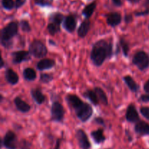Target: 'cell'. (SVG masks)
I'll use <instances>...</instances> for the list:
<instances>
[{
  "mask_svg": "<svg viewBox=\"0 0 149 149\" xmlns=\"http://www.w3.org/2000/svg\"><path fill=\"white\" fill-rule=\"evenodd\" d=\"M113 53L112 40L100 39L93 45L90 59L93 65L99 67L103 65L106 59H111Z\"/></svg>",
  "mask_w": 149,
  "mask_h": 149,
  "instance_id": "cell-1",
  "label": "cell"
},
{
  "mask_svg": "<svg viewBox=\"0 0 149 149\" xmlns=\"http://www.w3.org/2000/svg\"><path fill=\"white\" fill-rule=\"evenodd\" d=\"M65 100L68 106L74 111L77 117L81 122H86L92 117L93 114V107L89 103L84 102L78 95L74 94H68Z\"/></svg>",
  "mask_w": 149,
  "mask_h": 149,
  "instance_id": "cell-2",
  "label": "cell"
},
{
  "mask_svg": "<svg viewBox=\"0 0 149 149\" xmlns=\"http://www.w3.org/2000/svg\"><path fill=\"white\" fill-rule=\"evenodd\" d=\"M18 33V23L11 21L1 30V45L6 49L13 47V37Z\"/></svg>",
  "mask_w": 149,
  "mask_h": 149,
  "instance_id": "cell-3",
  "label": "cell"
},
{
  "mask_svg": "<svg viewBox=\"0 0 149 149\" xmlns=\"http://www.w3.org/2000/svg\"><path fill=\"white\" fill-rule=\"evenodd\" d=\"M132 62L140 71H146L149 67V55L143 50H139L132 56Z\"/></svg>",
  "mask_w": 149,
  "mask_h": 149,
  "instance_id": "cell-4",
  "label": "cell"
},
{
  "mask_svg": "<svg viewBox=\"0 0 149 149\" xmlns=\"http://www.w3.org/2000/svg\"><path fill=\"white\" fill-rule=\"evenodd\" d=\"M29 52L36 58H42L47 56L48 50L45 44L39 39H34L29 45Z\"/></svg>",
  "mask_w": 149,
  "mask_h": 149,
  "instance_id": "cell-5",
  "label": "cell"
},
{
  "mask_svg": "<svg viewBox=\"0 0 149 149\" xmlns=\"http://www.w3.org/2000/svg\"><path fill=\"white\" fill-rule=\"evenodd\" d=\"M51 121L55 122H62L65 115V109L63 105L58 101H54L51 106Z\"/></svg>",
  "mask_w": 149,
  "mask_h": 149,
  "instance_id": "cell-6",
  "label": "cell"
},
{
  "mask_svg": "<svg viewBox=\"0 0 149 149\" xmlns=\"http://www.w3.org/2000/svg\"><path fill=\"white\" fill-rule=\"evenodd\" d=\"M2 146L7 149H16L17 147V140L15 133L8 130L2 139Z\"/></svg>",
  "mask_w": 149,
  "mask_h": 149,
  "instance_id": "cell-7",
  "label": "cell"
},
{
  "mask_svg": "<svg viewBox=\"0 0 149 149\" xmlns=\"http://www.w3.org/2000/svg\"><path fill=\"white\" fill-rule=\"evenodd\" d=\"M76 138L78 141L79 146L81 149H90L91 143L88 136L82 129H78L76 131Z\"/></svg>",
  "mask_w": 149,
  "mask_h": 149,
  "instance_id": "cell-8",
  "label": "cell"
},
{
  "mask_svg": "<svg viewBox=\"0 0 149 149\" xmlns=\"http://www.w3.org/2000/svg\"><path fill=\"white\" fill-rule=\"evenodd\" d=\"M12 61L14 64H20L31 60V53L26 50H17L12 52Z\"/></svg>",
  "mask_w": 149,
  "mask_h": 149,
  "instance_id": "cell-9",
  "label": "cell"
},
{
  "mask_svg": "<svg viewBox=\"0 0 149 149\" xmlns=\"http://www.w3.org/2000/svg\"><path fill=\"white\" fill-rule=\"evenodd\" d=\"M125 118H126V120L128 122H130V123L136 124L137 122L141 120L139 113H138L136 107H135V106L133 103H131L127 108Z\"/></svg>",
  "mask_w": 149,
  "mask_h": 149,
  "instance_id": "cell-10",
  "label": "cell"
},
{
  "mask_svg": "<svg viewBox=\"0 0 149 149\" xmlns=\"http://www.w3.org/2000/svg\"><path fill=\"white\" fill-rule=\"evenodd\" d=\"M63 27L68 33H73L77 27V19L73 15H68L65 17L63 22Z\"/></svg>",
  "mask_w": 149,
  "mask_h": 149,
  "instance_id": "cell-11",
  "label": "cell"
},
{
  "mask_svg": "<svg viewBox=\"0 0 149 149\" xmlns=\"http://www.w3.org/2000/svg\"><path fill=\"white\" fill-rule=\"evenodd\" d=\"M106 22L108 25L111 27L119 26L122 22V16L119 13L113 12L106 15Z\"/></svg>",
  "mask_w": 149,
  "mask_h": 149,
  "instance_id": "cell-12",
  "label": "cell"
},
{
  "mask_svg": "<svg viewBox=\"0 0 149 149\" xmlns=\"http://www.w3.org/2000/svg\"><path fill=\"white\" fill-rule=\"evenodd\" d=\"M135 131L141 136L149 135V124L145 121L140 120L135 125Z\"/></svg>",
  "mask_w": 149,
  "mask_h": 149,
  "instance_id": "cell-13",
  "label": "cell"
},
{
  "mask_svg": "<svg viewBox=\"0 0 149 149\" xmlns=\"http://www.w3.org/2000/svg\"><path fill=\"white\" fill-rule=\"evenodd\" d=\"M5 79L11 85H15L19 81V76L13 68H8L5 71Z\"/></svg>",
  "mask_w": 149,
  "mask_h": 149,
  "instance_id": "cell-14",
  "label": "cell"
},
{
  "mask_svg": "<svg viewBox=\"0 0 149 149\" xmlns=\"http://www.w3.org/2000/svg\"><path fill=\"white\" fill-rule=\"evenodd\" d=\"M55 65V61L49 58H44L39 61L36 64V69L39 71L49 70Z\"/></svg>",
  "mask_w": 149,
  "mask_h": 149,
  "instance_id": "cell-15",
  "label": "cell"
},
{
  "mask_svg": "<svg viewBox=\"0 0 149 149\" xmlns=\"http://www.w3.org/2000/svg\"><path fill=\"white\" fill-rule=\"evenodd\" d=\"M14 103L17 111L22 113H28L31 110V106L26 101L22 100L20 97H15L14 99Z\"/></svg>",
  "mask_w": 149,
  "mask_h": 149,
  "instance_id": "cell-16",
  "label": "cell"
},
{
  "mask_svg": "<svg viewBox=\"0 0 149 149\" xmlns=\"http://www.w3.org/2000/svg\"><path fill=\"white\" fill-rule=\"evenodd\" d=\"M123 81H125V84L127 85V87L130 89L131 92L134 93H138V91L140 90V86L139 84H137L136 81L134 80V79L132 78L131 76L130 75H126L125 77H123L122 78Z\"/></svg>",
  "mask_w": 149,
  "mask_h": 149,
  "instance_id": "cell-17",
  "label": "cell"
},
{
  "mask_svg": "<svg viewBox=\"0 0 149 149\" xmlns=\"http://www.w3.org/2000/svg\"><path fill=\"white\" fill-rule=\"evenodd\" d=\"M32 98L38 105H42L46 100V96L43 94L42 90L39 88H33L31 90Z\"/></svg>",
  "mask_w": 149,
  "mask_h": 149,
  "instance_id": "cell-18",
  "label": "cell"
},
{
  "mask_svg": "<svg viewBox=\"0 0 149 149\" xmlns=\"http://www.w3.org/2000/svg\"><path fill=\"white\" fill-rule=\"evenodd\" d=\"M90 21L89 19H85L80 24L79 27L77 29V34L80 38H84L88 33L90 29Z\"/></svg>",
  "mask_w": 149,
  "mask_h": 149,
  "instance_id": "cell-19",
  "label": "cell"
},
{
  "mask_svg": "<svg viewBox=\"0 0 149 149\" xmlns=\"http://www.w3.org/2000/svg\"><path fill=\"white\" fill-rule=\"evenodd\" d=\"M90 135H91L92 138L95 141V143L97 144L103 143L106 140V136L104 135L103 130L101 129V128H99V129L96 130L91 132Z\"/></svg>",
  "mask_w": 149,
  "mask_h": 149,
  "instance_id": "cell-20",
  "label": "cell"
},
{
  "mask_svg": "<svg viewBox=\"0 0 149 149\" xmlns=\"http://www.w3.org/2000/svg\"><path fill=\"white\" fill-rule=\"evenodd\" d=\"M83 96H84L85 98L88 99L92 103H93L94 106H97L99 103V99L97 97V93H95L94 90H87L84 93H83Z\"/></svg>",
  "mask_w": 149,
  "mask_h": 149,
  "instance_id": "cell-21",
  "label": "cell"
},
{
  "mask_svg": "<svg viewBox=\"0 0 149 149\" xmlns=\"http://www.w3.org/2000/svg\"><path fill=\"white\" fill-rule=\"evenodd\" d=\"M23 77L24 78L25 80L26 81H33L36 79V72L33 68H26L23 71Z\"/></svg>",
  "mask_w": 149,
  "mask_h": 149,
  "instance_id": "cell-22",
  "label": "cell"
},
{
  "mask_svg": "<svg viewBox=\"0 0 149 149\" xmlns=\"http://www.w3.org/2000/svg\"><path fill=\"white\" fill-rule=\"evenodd\" d=\"M94 90L95 91V93H97V97L99 99V101L102 103L104 106H107L109 104V100H108V97L106 95V94L105 93V92L103 91V89H101L100 87H95L94 88Z\"/></svg>",
  "mask_w": 149,
  "mask_h": 149,
  "instance_id": "cell-23",
  "label": "cell"
},
{
  "mask_svg": "<svg viewBox=\"0 0 149 149\" xmlns=\"http://www.w3.org/2000/svg\"><path fill=\"white\" fill-rule=\"evenodd\" d=\"M96 8V2L93 1V2L90 3V4H87L85 6L82 10V15L85 16L86 19H89L92 16V15L94 13L95 10Z\"/></svg>",
  "mask_w": 149,
  "mask_h": 149,
  "instance_id": "cell-24",
  "label": "cell"
},
{
  "mask_svg": "<svg viewBox=\"0 0 149 149\" xmlns=\"http://www.w3.org/2000/svg\"><path fill=\"white\" fill-rule=\"evenodd\" d=\"M47 31L49 32V34L51 36H54L58 32L61 31V25L58 24V23H52V22H49V24L47 25Z\"/></svg>",
  "mask_w": 149,
  "mask_h": 149,
  "instance_id": "cell-25",
  "label": "cell"
},
{
  "mask_svg": "<svg viewBox=\"0 0 149 149\" xmlns=\"http://www.w3.org/2000/svg\"><path fill=\"white\" fill-rule=\"evenodd\" d=\"M119 46L122 49V53L125 57H128L130 52V46L128 42L124 38L119 39Z\"/></svg>",
  "mask_w": 149,
  "mask_h": 149,
  "instance_id": "cell-26",
  "label": "cell"
},
{
  "mask_svg": "<svg viewBox=\"0 0 149 149\" xmlns=\"http://www.w3.org/2000/svg\"><path fill=\"white\" fill-rule=\"evenodd\" d=\"M64 19H65V17H64L63 15L60 13H55L51 15V16L49 17V22H52V23L61 25L63 22Z\"/></svg>",
  "mask_w": 149,
  "mask_h": 149,
  "instance_id": "cell-27",
  "label": "cell"
},
{
  "mask_svg": "<svg viewBox=\"0 0 149 149\" xmlns=\"http://www.w3.org/2000/svg\"><path fill=\"white\" fill-rule=\"evenodd\" d=\"M53 75L52 74L47 73H42L39 77V81L43 84H48L53 80Z\"/></svg>",
  "mask_w": 149,
  "mask_h": 149,
  "instance_id": "cell-28",
  "label": "cell"
},
{
  "mask_svg": "<svg viewBox=\"0 0 149 149\" xmlns=\"http://www.w3.org/2000/svg\"><path fill=\"white\" fill-rule=\"evenodd\" d=\"M1 5L6 10H10L15 7V2L13 0H1Z\"/></svg>",
  "mask_w": 149,
  "mask_h": 149,
  "instance_id": "cell-29",
  "label": "cell"
},
{
  "mask_svg": "<svg viewBox=\"0 0 149 149\" xmlns=\"http://www.w3.org/2000/svg\"><path fill=\"white\" fill-rule=\"evenodd\" d=\"M20 26L21 30L23 32L26 33H29L31 31V28L30 24H29V21L26 20H21L20 21Z\"/></svg>",
  "mask_w": 149,
  "mask_h": 149,
  "instance_id": "cell-30",
  "label": "cell"
},
{
  "mask_svg": "<svg viewBox=\"0 0 149 149\" xmlns=\"http://www.w3.org/2000/svg\"><path fill=\"white\" fill-rule=\"evenodd\" d=\"M53 2V0H34L35 4L42 7H48L51 6Z\"/></svg>",
  "mask_w": 149,
  "mask_h": 149,
  "instance_id": "cell-31",
  "label": "cell"
},
{
  "mask_svg": "<svg viewBox=\"0 0 149 149\" xmlns=\"http://www.w3.org/2000/svg\"><path fill=\"white\" fill-rule=\"evenodd\" d=\"M140 112L142 116L149 120V107L148 106H142L140 108Z\"/></svg>",
  "mask_w": 149,
  "mask_h": 149,
  "instance_id": "cell-32",
  "label": "cell"
},
{
  "mask_svg": "<svg viewBox=\"0 0 149 149\" xmlns=\"http://www.w3.org/2000/svg\"><path fill=\"white\" fill-rule=\"evenodd\" d=\"M31 146V143L26 141V140H22L19 143V148H20V149H30Z\"/></svg>",
  "mask_w": 149,
  "mask_h": 149,
  "instance_id": "cell-33",
  "label": "cell"
},
{
  "mask_svg": "<svg viewBox=\"0 0 149 149\" xmlns=\"http://www.w3.org/2000/svg\"><path fill=\"white\" fill-rule=\"evenodd\" d=\"M139 100L143 103H149V94H143L141 95Z\"/></svg>",
  "mask_w": 149,
  "mask_h": 149,
  "instance_id": "cell-34",
  "label": "cell"
},
{
  "mask_svg": "<svg viewBox=\"0 0 149 149\" xmlns=\"http://www.w3.org/2000/svg\"><path fill=\"white\" fill-rule=\"evenodd\" d=\"M133 20V17L131 14H128V15H125V21L126 23H130Z\"/></svg>",
  "mask_w": 149,
  "mask_h": 149,
  "instance_id": "cell-35",
  "label": "cell"
},
{
  "mask_svg": "<svg viewBox=\"0 0 149 149\" xmlns=\"http://www.w3.org/2000/svg\"><path fill=\"white\" fill-rule=\"evenodd\" d=\"M25 2H26V0H15V8H20L21 6L24 4Z\"/></svg>",
  "mask_w": 149,
  "mask_h": 149,
  "instance_id": "cell-36",
  "label": "cell"
},
{
  "mask_svg": "<svg viewBox=\"0 0 149 149\" xmlns=\"http://www.w3.org/2000/svg\"><path fill=\"white\" fill-rule=\"evenodd\" d=\"M149 14V10L148 9H147L146 10H144V11L143 12H136V13H135V16H143V15H148Z\"/></svg>",
  "mask_w": 149,
  "mask_h": 149,
  "instance_id": "cell-37",
  "label": "cell"
},
{
  "mask_svg": "<svg viewBox=\"0 0 149 149\" xmlns=\"http://www.w3.org/2000/svg\"><path fill=\"white\" fill-rule=\"evenodd\" d=\"M94 122L100 125H105V122L102 117H96L94 119Z\"/></svg>",
  "mask_w": 149,
  "mask_h": 149,
  "instance_id": "cell-38",
  "label": "cell"
},
{
  "mask_svg": "<svg viewBox=\"0 0 149 149\" xmlns=\"http://www.w3.org/2000/svg\"><path fill=\"white\" fill-rule=\"evenodd\" d=\"M143 90L147 94H149V79L147 80L143 84Z\"/></svg>",
  "mask_w": 149,
  "mask_h": 149,
  "instance_id": "cell-39",
  "label": "cell"
},
{
  "mask_svg": "<svg viewBox=\"0 0 149 149\" xmlns=\"http://www.w3.org/2000/svg\"><path fill=\"white\" fill-rule=\"evenodd\" d=\"M112 1H113V4L116 6H117V7H120L122 4V0H112Z\"/></svg>",
  "mask_w": 149,
  "mask_h": 149,
  "instance_id": "cell-40",
  "label": "cell"
},
{
  "mask_svg": "<svg viewBox=\"0 0 149 149\" xmlns=\"http://www.w3.org/2000/svg\"><path fill=\"white\" fill-rule=\"evenodd\" d=\"M60 146H61V139H58V141H57L56 146H55L54 149H60Z\"/></svg>",
  "mask_w": 149,
  "mask_h": 149,
  "instance_id": "cell-41",
  "label": "cell"
},
{
  "mask_svg": "<svg viewBox=\"0 0 149 149\" xmlns=\"http://www.w3.org/2000/svg\"><path fill=\"white\" fill-rule=\"evenodd\" d=\"M128 1H129L130 2L132 3V4H136V3L139 2V1H141V0H128Z\"/></svg>",
  "mask_w": 149,
  "mask_h": 149,
  "instance_id": "cell-42",
  "label": "cell"
},
{
  "mask_svg": "<svg viewBox=\"0 0 149 149\" xmlns=\"http://www.w3.org/2000/svg\"><path fill=\"white\" fill-rule=\"evenodd\" d=\"M4 65H5V63H4V60H3V58H1V65H0V68H2L4 66Z\"/></svg>",
  "mask_w": 149,
  "mask_h": 149,
  "instance_id": "cell-43",
  "label": "cell"
},
{
  "mask_svg": "<svg viewBox=\"0 0 149 149\" xmlns=\"http://www.w3.org/2000/svg\"><path fill=\"white\" fill-rule=\"evenodd\" d=\"M49 43H50V44H53L54 45H55V42H54L53 41H52V40H49Z\"/></svg>",
  "mask_w": 149,
  "mask_h": 149,
  "instance_id": "cell-44",
  "label": "cell"
},
{
  "mask_svg": "<svg viewBox=\"0 0 149 149\" xmlns=\"http://www.w3.org/2000/svg\"><path fill=\"white\" fill-rule=\"evenodd\" d=\"M146 3H147V5H148V10H149V0H146Z\"/></svg>",
  "mask_w": 149,
  "mask_h": 149,
  "instance_id": "cell-45",
  "label": "cell"
},
{
  "mask_svg": "<svg viewBox=\"0 0 149 149\" xmlns=\"http://www.w3.org/2000/svg\"><path fill=\"white\" fill-rule=\"evenodd\" d=\"M148 29H149V24H148Z\"/></svg>",
  "mask_w": 149,
  "mask_h": 149,
  "instance_id": "cell-46",
  "label": "cell"
},
{
  "mask_svg": "<svg viewBox=\"0 0 149 149\" xmlns=\"http://www.w3.org/2000/svg\"><path fill=\"white\" fill-rule=\"evenodd\" d=\"M106 149H111V148H106Z\"/></svg>",
  "mask_w": 149,
  "mask_h": 149,
  "instance_id": "cell-47",
  "label": "cell"
}]
</instances>
